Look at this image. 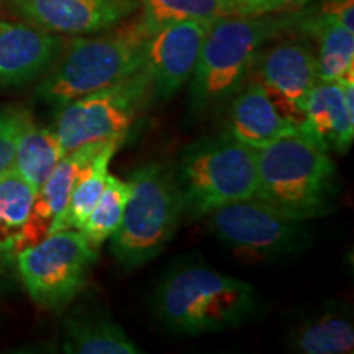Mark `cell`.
<instances>
[{"instance_id":"obj_1","label":"cell","mask_w":354,"mask_h":354,"mask_svg":"<svg viewBox=\"0 0 354 354\" xmlns=\"http://www.w3.org/2000/svg\"><path fill=\"white\" fill-rule=\"evenodd\" d=\"M156 320L176 336L234 330L268 310L250 282L216 271L198 258L176 261L159 277L151 295Z\"/></svg>"},{"instance_id":"obj_2","label":"cell","mask_w":354,"mask_h":354,"mask_svg":"<svg viewBox=\"0 0 354 354\" xmlns=\"http://www.w3.org/2000/svg\"><path fill=\"white\" fill-rule=\"evenodd\" d=\"M305 10L266 15H221L212 21L190 77L187 113L192 120L218 112L248 81L268 43L299 30Z\"/></svg>"},{"instance_id":"obj_3","label":"cell","mask_w":354,"mask_h":354,"mask_svg":"<svg viewBox=\"0 0 354 354\" xmlns=\"http://www.w3.org/2000/svg\"><path fill=\"white\" fill-rule=\"evenodd\" d=\"M254 198L292 218L307 221L335 210L338 172L330 153L302 133L256 149Z\"/></svg>"},{"instance_id":"obj_4","label":"cell","mask_w":354,"mask_h":354,"mask_svg":"<svg viewBox=\"0 0 354 354\" xmlns=\"http://www.w3.org/2000/svg\"><path fill=\"white\" fill-rule=\"evenodd\" d=\"M151 32L141 19L107 32L74 37L38 79L37 95L56 110L68 102L112 86L145 66Z\"/></svg>"},{"instance_id":"obj_5","label":"cell","mask_w":354,"mask_h":354,"mask_svg":"<svg viewBox=\"0 0 354 354\" xmlns=\"http://www.w3.org/2000/svg\"><path fill=\"white\" fill-rule=\"evenodd\" d=\"M184 220L205 218L230 203L254 198L256 149L228 131L185 146L172 165Z\"/></svg>"},{"instance_id":"obj_6","label":"cell","mask_w":354,"mask_h":354,"mask_svg":"<svg viewBox=\"0 0 354 354\" xmlns=\"http://www.w3.org/2000/svg\"><path fill=\"white\" fill-rule=\"evenodd\" d=\"M130 196L110 253L130 271L156 259L169 246L184 220L172 165L149 161L130 174Z\"/></svg>"},{"instance_id":"obj_7","label":"cell","mask_w":354,"mask_h":354,"mask_svg":"<svg viewBox=\"0 0 354 354\" xmlns=\"http://www.w3.org/2000/svg\"><path fill=\"white\" fill-rule=\"evenodd\" d=\"M151 102V79L141 68L112 86L88 92L57 109L55 131L64 153L94 141L128 138Z\"/></svg>"},{"instance_id":"obj_8","label":"cell","mask_w":354,"mask_h":354,"mask_svg":"<svg viewBox=\"0 0 354 354\" xmlns=\"http://www.w3.org/2000/svg\"><path fill=\"white\" fill-rule=\"evenodd\" d=\"M99 250L79 230L53 232L15 254L26 294L46 310H61L86 287Z\"/></svg>"},{"instance_id":"obj_9","label":"cell","mask_w":354,"mask_h":354,"mask_svg":"<svg viewBox=\"0 0 354 354\" xmlns=\"http://www.w3.org/2000/svg\"><path fill=\"white\" fill-rule=\"evenodd\" d=\"M210 232L251 263H274L300 254L313 238L305 221L287 216L258 198L230 203L205 216Z\"/></svg>"},{"instance_id":"obj_10","label":"cell","mask_w":354,"mask_h":354,"mask_svg":"<svg viewBox=\"0 0 354 354\" xmlns=\"http://www.w3.org/2000/svg\"><path fill=\"white\" fill-rule=\"evenodd\" d=\"M248 79H254L300 130L305 100L320 81L315 50L304 38H281L259 51Z\"/></svg>"},{"instance_id":"obj_11","label":"cell","mask_w":354,"mask_h":354,"mask_svg":"<svg viewBox=\"0 0 354 354\" xmlns=\"http://www.w3.org/2000/svg\"><path fill=\"white\" fill-rule=\"evenodd\" d=\"M17 20L48 33L86 37L112 30L138 12V0H0Z\"/></svg>"},{"instance_id":"obj_12","label":"cell","mask_w":354,"mask_h":354,"mask_svg":"<svg viewBox=\"0 0 354 354\" xmlns=\"http://www.w3.org/2000/svg\"><path fill=\"white\" fill-rule=\"evenodd\" d=\"M212 21L184 20L151 33L143 68L151 79L154 102L172 99L190 81Z\"/></svg>"},{"instance_id":"obj_13","label":"cell","mask_w":354,"mask_h":354,"mask_svg":"<svg viewBox=\"0 0 354 354\" xmlns=\"http://www.w3.org/2000/svg\"><path fill=\"white\" fill-rule=\"evenodd\" d=\"M300 133L328 153L349 151L354 140V73L313 86L304 105Z\"/></svg>"},{"instance_id":"obj_14","label":"cell","mask_w":354,"mask_h":354,"mask_svg":"<svg viewBox=\"0 0 354 354\" xmlns=\"http://www.w3.org/2000/svg\"><path fill=\"white\" fill-rule=\"evenodd\" d=\"M61 35L21 20L0 19V86L21 87L38 81L64 48Z\"/></svg>"},{"instance_id":"obj_15","label":"cell","mask_w":354,"mask_h":354,"mask_svg":"<svg viewBox=\"0 0 354 354\" xmlns=\"http://www.w3.org/2000/svg\"><path fill=\"white\" fill-rule=\"evenodd\" d=\"M109 141L110 140L94 141V143L84 145L74 151L66 153L63 159L57 162L50 177L35 194L32 215H30L25 234L20 241L19 251L50 234L51 228L55 227V223L68 207L73 189L76 187L84 172L88 169V166L99 156Z\"/></svg>"},{"instance_id":"obj_16","label":"cell","mask_w":354,"mask_h":354,"mask_svg":"<svg viewBox=\"0 0 354 354\" xmlns=\"http://www.w3.org/2000/svg\"><path fill=\"white\" fill-rule=\"evenodd\" d=\"M227 105L228 133L254 149L300 133L254 79H248Z\"/></svg>"},{"instance_id":"obj_17","label":"cell","mask_w":354,"mask_h":354,"mask_svg":"<svg viewBox=\"0 0 354 354\" xmlns=\"http://www.w3.org/2000/svg\"><path fill=\"white\" fill-rule=\"evenodd\" d=\"M61 351L68 354L143 353L112 313L102 307H79L64 320Z\"/></svg>"},{"instance_id":"obj_18","label":"cell","mask_w":354,"mask_h":354,"mask_svg":"<svg viewBox=\"0 0 354 354\" xmlns=\"http://www.w3.org/2000/svg\"><path fill=\"white\" fill-rule=\"evenodd\" d=\"M292 351L302 354H348L354 351V323L349 305L328 300L295 323L287 336Z\"/></svg>"},{"instance_id":"obj_19","label":"cell","mask_w":354,"mask_h":354,"mask_svg":"<svg viewBox=\"0 0 354 354\" xmlns=\"http://www.w3.org/2000/svg\"><path fill=\"white\" fill-rule=\"evenodd\" d=\"M297 32L308 35L317 44V68L320 81H339L354 73V32L323 17L317 10H305Z\"/></svg>"},{"instance_id":"obj_20","label":"cell","mask_w":354,"mask_h":354,"mask_svg":"<svg viewBox=\"0 0 354 354\" xmlns=\"http://www.w3.org/2000/svg\"><path fill=\"white\" fill-rule=\"evenodd\" d=\"M64 154L56 131L39 128L33 122L21 133L17 145L13 171L37 194Z\"/></svg>"},{"instance_id":"obj_21","label":"cell","mask_w":354,"mask_h":354,"mask_svg":"<svg viewBox=\"0 0 354 354\" xmlns=\"http://www.w3.org/2000/svg\"><path fill=\"white\" fill-rule=\"evenodd\" d=\"M125 140L127 138H113L105 145V148L92 161L88 169L79 179L76 187L73 189L68 207H66L63 215L59 216V220L56 221L50 233L69 228L79 230L82 227L84 221L87 220V216L91 215V212L94 210L97 202L100 201L102 194H104L109 177L110 161H112V158L117 154L118 149L122 148V145L125 143Z\"/></svg>"},{"instance_id":"obj_22","label":"cell","mask_w":354,"mask_h":354,"mask_svg":"<svg viewBox=\"0 0 354 354\" xmlns=\"http://www.w3.org/2000/svg\"><path fill=\"white\" fill-rule=\"evenodd\" d=\"M35 202V190L15 171L0 176V256L15 254Z\"/></svg>"},{"instance_id":"obj_23","label":"cell","mask_w":354,"mask_h":354,"mask_svg":"<svg viewBox=\"0 0 354 354\" xmlns=\"http://www.w3.org/2000/svg\"><path fill=\"white\" fill-rule=\"evenodd\" d=\"M128 196H130V183L109 172L107 184H105L100 201L79 228V232L84 234L92 248L99 250L120 227Z\"/></svg>"},{"instance_id":"obj_24","label":"cell","mask_w":354,"mask_h":354,"mask_svg":"<svg viewBox=\"0 0 354 354\" xmlns=\"http://www.w3.org/2000/svg\"><path fill=\"white\" fill-rule=\"evenodd\" d=\"M149 32L184 20H215L225 15V0H138Z\"/></svg>"},{"instance_id":"obj_25","label":"cell","mask_w":354,"mask_h":354,"mask_svg":"<svg viewBox=\"0 0 354 354\" xmlns=\"http://www.w3.org/2000/svg\"><path fill=\"white\" fill-rule=\"evenodd\" d=\"M30 123H33V117L26 109L0 110V176L13 171L17 145Z\"/></svg>"},{"instance_id":"obj_26","label":"cell","mask_w":354,"mask_h":354,"mask_svg":"<svg viewBox=\"0 0 354 354\" xmlns=\"http://www.w3.org/2000/svg\"><path fill=\"white\" fill-rule=\"evenodd\" d=\"M282 7L284 0H225V15H266Z\"/></svg>"},{"instance_id":"obj_27","label":"cell","mask_w":354,"mask_h":354,"mask_svg":"<svg viewBox=\"0 0 354 354\" xmlns=\"http://www.w3.org/2000/svg\"><path fill=\"white\" fill-rule=\"evenodd\" d=\"M317 12L354 32V0H322Z\"/></svg>"},{"instance_id":"obj_28","label":"cell","mask_w":354,"mask_h":354,"mask_svg":"<svg viewBox=\"0 0 354 354\" xmlns=\"http://www.w3.org/2000/svg\"><path fill=\"white\" fill-rule=\"evenodd\" d=\"M310 2H312V0H284V7H282V12L300 10V8L308 6Z\"/></svg>"},{"instance_id":"obj_29","label":"cell","mask_w":354,"mask_h":354,"mask_svg":"<svg viewBox=\"0 0 354 354\" xmlns=\"http://www.w3.org/2000/svg\"><path fill=\"white\" fill-rule=\"evenodd\" d=\"M3 284V266H2V261H0V287Z\"/></svg>"}]
</instances>
